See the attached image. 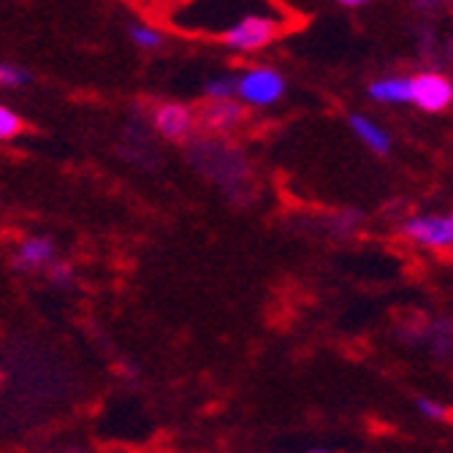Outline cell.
<instances>
[{"label": "cell", "instance_id": "cell-1", "mask_svg": "<svg viewBox=\"0 0 453 453\" xmlns=\"http://www.w3.org/2000/svg\"><path fill=\"white\" fill-rule=\"evenodd\" d=\"M285 88V76L272 65H247L236 73V98L256 109H266L282 101Z\"/></svg>", "mask_w": 453, "mask_h": 453}, {"label": "cell", "instance_id": "cell-2", "mask_svg": "<svg viewBox=\"0 0 453 453\" xmlns=\"http://www.w3.org/2000/svg\"><path fill=\"white\" fill-rule=\"evenodd\" d=\"M280 35V19L272 14H244L228 25L220 35L223 47L231 52H261Z\"/></svg>", "mask_w": 453, "mask_h": 453}, {"label": "cell", "instance_id": "cell-3", "mask_svg": "<svg viewBox=\"0 0 453 453\" xmlns=\"http://www.w3.org/2000/svg\"><path fill=\"white\" fill-rule=\"evenodd\" d=\"M402 234L429 250H453V212L413 215L402 223Z\"/></svg>", "mask_w": 453, "mask_h": 453}, {"label": "cell", "instance_id": "cell-4", "mask_svg": "<svg viewBox=\"0 0 453 453\" xmlns=\"http://www.w3.org/2000/svg\"><path fill=\"white\" fill-rule=\"evenodd\" d=\"M150 122H152V128L157 131L160 139H166V142H188L196 134L198 114L190 106L180 104V101H163V104L152 106Z\"/></svg>", "mask_w": 453, "mask_h": 453}, {"label": "cell", "instance_id": "cell-5", "mask_svg": "<svg viewBox=\"0 0 453 453\" xmlns=\"http://www.w3.org/2000/svg\"><path fill=\"white\" fill-rule=\"evenodd\" d=\"M413 104L429 114L445 111L453 104V81L434 71L413 76Z\"/></svg>", "mask_w": 453, "mask_h": 453}, {"label": "cell", "instance_id": "cell-6", "mask_svg": "<svg viewBox=\"0 0 453 453\" xmlns=\"http://www.w3.org/2000/svg\"><path fill=\"white\" fill-rule=\"evenodd\" d=\"M244 111H242V104L236 98H226V101H212L207 98V104L201 106L198 111V122L207 131H215V134H228L234 131L239 122H242Z\"/></svg>", "mask_w": 453, "mask_h": 453}, {"label": "cell", "instance_id": "cell-7", "mask_svg": "<svg viewBox=\"0 0 453 453\" xmlns=\"http://www.w3.org/2000/svg\"><path fill=\"white\" fill-rule=\"evenodd\" d=\"M58 258L55 253V242L50 236H27L19 247L14 264L22 272H47V266Z\"/></svg>", "mask_w": 453, "mask_h": 453}, {"label": "cell", "instance_id": "cell-8", "mask_svg": "<svg viewBox=\"0 0 453 453\" xmlns=\"http://www.w3.org/2000/svg\"><path fill=\"white\" fill-rule=\"evenodd\" d=\"M348 126H350L353 136L364 147H369V150L378 152V155H388L391 152V134L380 126L378 119L366 117V114H350L348 117Z\"/></svg>", "mask_w": 453, "mask_h": 453}, {"label": "cell", "instance_id": "cell-9", "mask_svg": "<svg viewBox=\"0 0 453 453\" xmlns=\"http://www.w3.org/2000/svg\"><path fill=\"white\" fill-rule=\"evenodd\" d=\"M366 96L378 104H413V76H383L369 85Z\"/></svg>", "mask_w": 453, "mask_h": 453}, {"label": "cell", "instance_id": "cell-10", "mask_svg": "<svg viewBox=\"0 0 453 453\" xmlns=\"http://www.w3.org/2000/svg\"><path fill=\"white\" fill-rule=\"evenodd\" d=\"M128 35H131V41L139 47V50H144V52H155V50H160L163 47V33L160 30H155L152 25H142V22H136V25H131L128 27Z\"/></svg>", "mask_w": 453, "mask_h": 453}, {"label": "cell", "instance_id": "cell-11", "mask_svg": "<svg viewBox=\"0 0 453 453\" xmlns=\"http://www.w3.org/2000/svg\"><path fill=\"white\" fill-rule=\"evenodd\" d=\"M203 96L212 101H226V98H236V76L234 73H220L215 79H210L203 85Z\"/></svg>", "mask_w": 453, "mask_h": 453}, {"label": "cell", "instance_id": "cell-12", "mask_svg": "<svg viewBox=\"0 0 453 453\" xmlns=\"http://www.w3.org/2000/svg\"><path fill=\"white\" fill-rule=\"evenodd\" d=\"M25 131V119L6 104H0V142H12Z\"/></svg>", "mask_w": 453, "mask_h": 453}, {"label": "cell", "instance_id": "cell-13", "mask_svg": "<svg viewBox=\"0 0 453 453\" xmlns=\"http://www.w3.org/2000/svg\"><path fill=\"white\" fill-rule=\"evenodd\" d=\"M30 81V73L14 63L0 60V88H22Z\"/></svg>", "mask_w": 453, "mask_h": 453}, {"label": "cell", "instance_id": "cell-14", "mask_svg": "<svg viewBox=\"0 0 453 453\" xmlns=\"http://www.w3.org/2000/svg\"><path fill=\"white\" fill-rule=\"evenodd\" d=\"M47 277H50V282L52 285H58V288H65V285H71V280H73V269H71V264H65V261H52L50 266H47Z\"/></svg>", "mask_w": 453, "mask_h": 453}, {"label": "cell", "instance_id": "cell-15", "mask_svg": "<svg viewBox=\"0 0 453 453\" xmlns=\"http://www.w3.org/2000/svg\"><path fill=\"white\" fill-rule=\"evenodd\" d=\"M416 407H418V413H421L424 418H432V421H442V418L448 416V410H445L440 402H432V399H426V396H421V399L416 402Z\"/></svg>", "mask_w": 453, "mask_h": 453}, {"label": "cell", "instance_id": "cell-16", "mask_svg": "<svg viewBox=\"0 0 453 453\" xmlns=\"http://www.w3.org/2000/svg\"><path fill=\"white\" fill-rule=\"evenodd\" d=\"M440 4H450V0H418V6L426 9V6H440Z\"/></svg>", "mask_w": 453, "mask_h": 453}, {"label": "cell", "instance_id": "cell-17", "mask_svg": "<svg viewBox=\"0 0 453 453\" xmlns=\"http://www.w3.org/2000/svg\"><path fill=\"white\" fill-rule=\"evenodd\" d=\"M337 4H342V6H364L366 0H337Z\"/></svg>", "mask_w": 453, "mask_h": 453}, {"label": "cell", "instance_id": "cell-18", "mask_svg": "<svg viewBox=\"0 0 453 453\" xmlns=\"http://www.w3.org/2000/svg\"><path fill=\"white\" fill-rule=\"evenodd\" d=\"M310 453H326V450H310Z\"/></svg>", "mask_w": 453, "mask_h": 453}]
</instances>
